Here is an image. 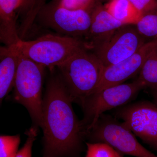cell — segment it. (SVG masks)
<instances>
[{
  "label": "cell",
  "instance_id": "6da1fadb",
  "mask_svg": "<svg viewBox=\"0 0 157 157\" xmlns=\"http://www.w3.org/2000/svg\"><path fill=\"white\" fill-rule=\"evenodd\" d=\"M73 101L59 74L52 75L43 100V157H78L84 137Z\"/></svg>",
  "mask_w": 157,
  "mask_h": 157
},
{
  "label": "cell",
  "instance_id": "7a4b0ae2",
  "mask_svg": "<svg viewBox=\"0 0 157 157\" xmlns=\"http://www.w3.org/2000/svg\"><path fill=\"white\" fill-rule=\"evenodd\" d=\"M104 67L86 46L57 68L73 102L80 105L85 98L95 92Z\"/></svg>",
  "mask_w": 157,
  "mask_h": 157
},
{
  "label": "cell",
  "instance_id": "3957f363",
  "mask_svg": "<svg viewBox=\"0 0 157 157\" xmlns=\"http://www.w3.org/2000/svg\"><path fill=\"white\" fill-rule=\"evenodd\" d=\"M86 45L85 41L78 38L47 34L32 41L21 39L12 46L21 55L51 70Z\"/></svg>",
  "mask_w": 157,
  "mask_h": 157
},
{
  "label": "cell",
  "instance_id": "277c9868",
  "mask_svg": "<svg viewBox=\"0 0 157 157\" xmlns=\"http://www.w3.org/2000/svg\"><path fill=\"white\" fill-rule=\"evenodd\" d=\"M18 54L19 64L14 81V98L26 108L35 125L41 127L42 85L45 67Z\"/></svg>",
  "mask_w": 157,
  "mask_h": 157
},
{
  "label": "cell",
  "instance_id": "5b68a950",
  "mask_svg": "<svg viewBox=\"0 0 157 157\" xmlns=\"http://www.w3.org/2000/svg\"><path fill=\"white\" fill-rule=\"evenodd\" d=\"M144 88L137 78L131 83L106 88L85 98L80 104L84 113L81 123L84 136L95 126L104 112L126 105Z\"/></svg>",
  "mask_w": 157,
  "mask_h": 157
},
{
  "label": "cell",
  "instance_id": "8992f818",
  "mask_svg": "<svg viewBox=\"0 0 157 157\" xmlns=\"http://www.w3.org/2000/svg\"><path fill=\"white\" fill-rule=\"evenodd\" d=\"M86 136L88 137L90 142L107 144L122 156L157 157L140 144L135 135L123 123L110 115L102 114Z\"/></svg>",
  "mask_w": 157,
  "mask_h": 157
},
{
  "label": "cell",
  "instance_id": "52a82bcc",
  "mask_svg": "<svg viewBox=\"0 0 157 157\" xmlns=\"http://www.w3.org/2000/svg\"><path fill=\"white\" fill-rule=\"evenodd\" d=\"M147 42L135 25H129L118 29L104 42L89 49L106 67L132 56Z\"/></svg>",
  "mask_w": 157,
  "mask_h": 157
},
{
  "label": "cell",
  "instance_id": "ba28073f",
  "mask_svg": "<svg viewBox=\"0 0 157 157\" xmlns=\"http://www.w3.org/2000/svg\"><path fill=\"white\" fill-rule=\"evenodd\" d=\"M43 25L65 36L81 39L89 33L91 12L85 10H70L53 3L44 6L38 16Z\"/></svg>",
  "mask_w": 157,
  "mask_h": 157
},
{
  "label": "cell",
  "instance_id": "9c48e42d",
  "mask_svg": "<svg viewBox=\"0 0 157 157\" xmlns=\"http://www.w3.org/2000/svg\"><path fill=\"white\" fill-rule=\"evenodd\" d=\"M115 116L136 136L157 151V106L137 102L118 107Z\"/></svg>",
  "mask_w": 157,
  "mask_h": 157
},
{
  "label": "cell",
  "instance_id": "30bf717a",
  "mask_svg": "<svg viewBox=\"0 0 157 157\" xmlns=\"http://www.w3.org/2000/svg\"><path fill=\"white\" fill-rule=\"evenodd\" d=\"M157 45V40L149 41L132 56L104 67L101 81L94 93L109 86L123 83L129 78L139 74L147 54Z\"/></svg>",
  "mask_w": 157,
  "mask_h": 157
},
{
  "label": "cell",
  "instance_id": "8fae6325",
  "mask_svg": "<svg viewBox=\"0 0 157 157\" xmlns=\"http://www.w3.org/2000/svg\"><path fill=\"white\" fill-rule=\"evenodd\" d=\"M91 23L86 42L87 48L104 42L118 29L125 25L116 19L98 2L91 12Z\"/></svg>",
  "mask_w": 157,
  "mask_h": 157
},
{
  "label": "cell",
  "instance_id": "7c38bea8",
  "mask_svg": "<svg viewBox=\"0 0 157 157\" xmlns=\"http://www.w3.org/2000/svg\"><path fill=\"white\" fill-rule=\"evenodd\" d=\"M19 6L17 0H0V40L6 46L21 40L17 27Z\"/></svg>",
  "mask_w": 157,
  "mask_h": 157
},
{
  "label": "cell",
  "instance_id": "4fadbf2b",
  "mask_svg": "<svg viewBox=\"0 0 157 157\" xmlns=\"http://www.w3.org/2000/svg\"><path fill=\"white\" fill-rule=\"evenodd\" d=\"M19 55L13 46L0 48V99L8 95L12 88L19 64Z\"/></svg>",
  "mask_w": 157,
  "mask_h": 157
},
{
  "label": "cell",
  "instance_id": "5bb4252c",
  "mask_svg": "<svg viewBox=\"0 0 157 157\" xmlns=\"http://www.w3.org/2000/svg\"><path fill=\"white\" fill-rule=\"evenodd\" d=\"M104 6L109 14L124 25H135L143 15L129 0H110Z\"/></svg>",
  "mask_w": 157,
  "mask_h": 157
},
{
  "label": "cell",
  "instance_id": "9a60e30c",
  "mask_svg": "<svg viewBox=\"0 0 157 157\" xmlns=\"http://www.w3.org/2000/svg\"><path fill=\"white\" fill-rule=\"evenodd\" d=\"M18 1L20 6L18 17L21 20L18 33L20 39L23 40L32 29L39 12L44 7L45 0Z\"/></svg>",
  "mask_w": 157,
  "mask_h": 157
},
{
  "label": "cell",
  "instance_id": "2e32d148",
  "mask_svg": "<svg viewBox=\"0 0 157 157\" xmlns=\"http://www.w3.org/2000/svg\"><path fill=\"white\" fill-rule=\"evenodd\" d=\"M137 79L144 87L157 90V45L147 54Z\"/></svg>",
  "mask_w": 157,
  "mask_h": 157
},
{
  "label": "cell",
  "instance_id": "e0dca14e",
  "mask_svg": "<svg viewBox=\"0 0 157 157\" xmlns=\"http://www.w3.org/2000/svg\"><path fill=\"white\" fill-rule=\"evenodd\" d=\"M135 26L145 40H157V11L143 14Z\"/></svg>",
  "mask_w": 157,
  "mask_h": 157
},
{
  "label": "cell",
  "instance_id": "ac0fdd59",
  "mask_svg": "<svg viewBox=\"0 0 157 157\" xmlns=\"http://www.w3.org/2000/svg\"><path fill=\"white\" fill-rule=\"evenodd\" d=\"M87 150L85 157H123L111 146L103 142H86Z\"/></svg>",
  "mask_w": 157,
  "mask_h": 157
},
{
  "label": "cell",
  "instance_id": "d6986e66",
  "mask_svg": "<svg viewBox=\"0 0 157 157\" xmlns=\"http://www.w3.org/2000/svg\"><path fill=\"white\" fill-rule=\"evenodd\" d=\"M19 135H1L0 137V157H15L18 152L20 143Z\"/></svg>",
  "mask_w": 157,
  "mask_h": 157
},
{
  "label": "cell",
  "instance_id": "ffe728a7",
  "mask_svg": "<svg viewBox=\"0 0 157 157\" xmlns=\"http://www.w3.org/2000/svg\"><path fill=\"white\" fill-rule=\"evenodd\" d=\"M98 2L97 0H57L55 4L70 10H85L91 12Z\"/></svg>",
  "mask_w": 157,
  "mask_h": 157
},
{
  "label": "cell",
  "instance_id": "44dd1931",
  "mask_svg": "<svg viewBox=\"0 0 157 157\" xmlns=\"http://www.w3.org/2000/svg\"><path fill=\"white\" fill-rule=\"evenodd\" d=\"M37 131L36 127H33L29 130L28 133V137L25 143L15 157H32V148L37 136Z\"/></svg>",
  "mask_w": 157,
  "mask_h": 157
},
{
  "label": "cell",
  "instance_id": "7402d4cb",
  "mask_svg": "<svg viewBox=\"0 0 157 157\" xmlns=\"http://www.w3.org/2000/svg\"><path fill=\"white\" fill-rule=\"evenodd\" d=\"M142 14L157 11V0H129Z\"/></svg>",
  "mask_w": 157,
  "mask_h": 157
},
{
  "label": "cell",
  "instance_id": "603a6c76",
  "mask_svg": "<svg viewBox=\"0 0 157 157\" xmlns=\"http://www.w3.org/2000/svg\"><path fill=\"white\" fill-rule=\"evenodd\" d=\"M154 91V96L155 99L157 103V90H155Z\"/></svg>",
  "mask_w": 157,
  "mask_h": 157
}]
</instances>
